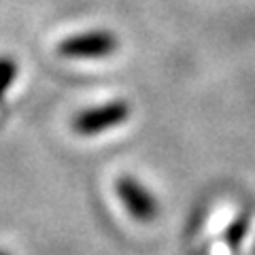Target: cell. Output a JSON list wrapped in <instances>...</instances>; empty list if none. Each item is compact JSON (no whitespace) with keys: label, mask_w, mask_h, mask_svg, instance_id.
I'll return each mask as SVG.
<instances>
[{"label":"cell","mask_w":255,"mask_h":255,"mask_svg":"<svg viewBox=\"0 0 255 255\" xmlns=\"http://www.w3.org/2000/svg\"><path fill=\"white\" fill-rule=\"evenodd\" d=\"M119 41L109 30H90L81 34H73L58 45V53L70 60H102L113 55Z\"/></svg>","instance_id":"1"},{"label":"cell","mask_w":255,"mask_h":255,"mask_svg":"<svg viewBox=\"0 0 255 255\" xmlns=\"http://www.w3.org/2000/svg\"><path fill=\"white\" fill-rule=\"evenodd\" d=\"M128 117H130V105L126 100H111L107 105L77 113L73 119V130L81 136H94V134L107 132L115 126H122Z\"/></svg>","instance_id":"2"},{"label":"cell","mask_w":255,"mask_h":255,"mask_svg":"<svg viewBox=\"0 0 255 255\" xmlns=\"http://www.w3.org/2000/svg\"><path fill=\"white\" fill-rule=\"evenodd\" d=\"M115 191H117L119 200L124 202L126 211L130 213L134 219L149 223L157 217V213H159L157 198L151 194L140 181L132 179V177H122L115 183Z\"/></svg>","instance_id":"3"},{"label":"cell","mask_w":255,"mask_h":255,"mask_svg":"<svg viewBox=\"0 0 255 255\" xmlns=\"http://www.w3.org/2000/svg\"><path fill=\"white\" fill-rule=\"evenodd\" d=\"M15 77H17V64L9 55H0V98L9 92Z\"/></svg>","instance_id":"4"},{"label":"cell","mask_w":255,"mask_h":255,"mask_svg":"<svg viewBox=\"0 0 255 255\" xmlns=\"http://www.w3.org/2000/svg\"><path fill=\"white\" fill-rule=\"evenodd\" d=\"M245 230H247V221H245V219H238V221L234 223V226L228 230V243L232 245L234 249H236L238 245H241L243 236H245Z\"/></svg>","instance_id":"5"},{"label":"cell","mask_w":255,"mask_h":255,"mask_svg":"<svg viewBox=\"0 0 255 255\" xmlns=\"http://www.w3.org/2000/svg\"><path fill=\"white\" fill-rule=\"evenodd\" d=\"M0 255H9V253H6V251H0Z\"/></svg>","instance_id":"6"}]
</instances>
